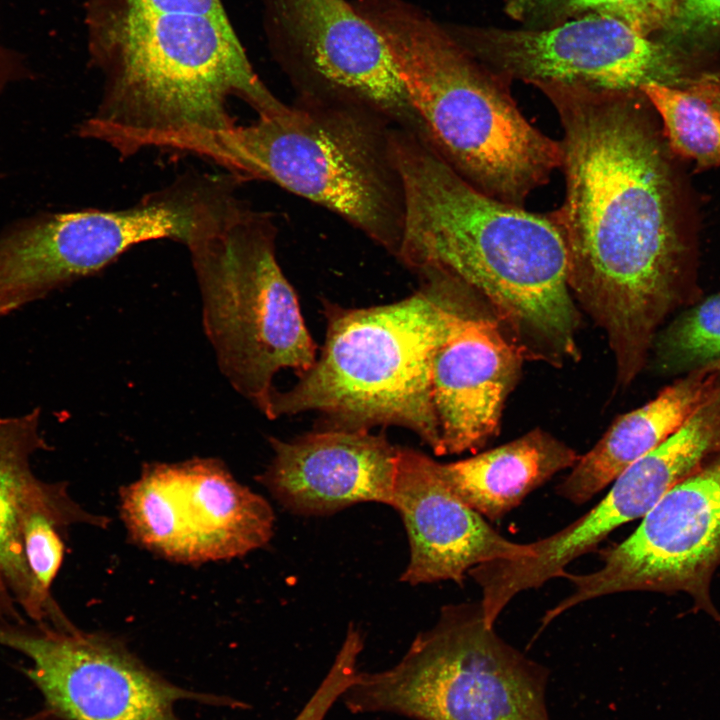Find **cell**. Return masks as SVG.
Returning a JSON list of instances; mask_svg holds the SVG:
<instances>
[{
    "label": "cell",
    "mask_w": 720,
    "mask_h": 720,
    "mask_svg": "<svg viewBox=\"0 0 720 720\" xmlns=\"http://www.w3.org/2000/svg\"><path fill=\"white\" fill-rule=\"evenodd\" d=\"M541 91L563 130L565 199L551 217L567 245L570 289L604 330L617 383L628 386L666 318L701 299L670 167L640 91Z\"/></svg>",
    "instance_id": "cell-1"
},
{
    "label": "cell",
    "mask_w": 720,
    "mask_h": 720,
    "mask_svg": "<svg viewBox=\"0 0 720 720\" xmlns=\"http://www.w3.org/2000/svg\"><path fill=\"white\" fill-rule=\"evenodd\" d=\"M391 145L404 195L396 257L482 296L526 358L577 360L568 249L552 217L480 191L415 131L392 128Z\"/></svg>",
    "instance_id": "cell-2"
},
{
    "label": "cell",
    "mask_w": 720,
    "mask_h": 720,
    "mask_svg": "<svg viewBox=\"0 0 720 720\" xmlns=\"http://www.w3.org/2000/svg\"><path fill=\"white\" fill-rule=\"evenodd\" d=\"M86 25L103 86L76 133L122 157L232 128V97L258 116L288 106L254 70L228 15L86 8Z\"/></svg>",
    "instance_id": "cell-3"
},
{
    "label": "cell",
    "mask_w": 720,
    "mask_h": 720,
    "mask_svg": "<svg viewBox=\"0 0 720 720\" xmlns=\"http://www.w3.org/2000/svg\"><path fill=\"white\" fill-rule=\"evenodd\" d=\"M382 35L422 135L485 194L522 206L562 167L560 142L534 127L509 83L408 0H351Z\"/></svg>",
    "instance_id": "cell-4"
},
{
    "label": "cell",
    "mask_w": 720,
    "mask_h": 720,
    "mask_svg": "<svg viewBox=\"0 0 720 720\" xmlns=\"http://www.w3.org/2000/svg\"><path fill=\"white\" fill-rule=\"evenodd\" d=\"M397 302L366 308L324 304L321 354L287 391H274L269 419L316 412L324 428L399 426L437 454L431 396L436 351L469 302L470 290L441 272Z\"/></svg>",
    "instance_id": "cell-5"
},
{
    "label": "cell",
    "mask_w": 720,
    "mask_h": 720,
    "mask_svg": "<svg viewBox=\"0 0 720 720\" xmlns=\"http://www.w3.org/2000/svg\"><path fill=\"white\" fill-rule=\"evenodd\" d=\"M393 126L359 104L299 96L296 105L248 125L196 135L180 152L243 182H273L341 216L396 256L404 195Z\"/></svg>",
    "instance_id": "cell-6"
},
{
    "label": "cell",
    "mask_w": 720,
    "mask_h": 720,
    "mask_svg": "<svg viewBox=\"0 0 720 720\" xmlns=\"http://www.w3.org/2000/svg\"><path fill=\"white\" fill-rule=\"evenodd\" d=\"M271 217L242 202L187 248L202 298L203 326L234 389L267 418L273 379L316 360V345L275 254Z\"/></svg>",
    "instance_id": "cell-7"
},
{
    "label": "cell",
    "mask_w": 720,
    "mask_h": 720,
    "mask_svg": "<svg viewBox=\"0 0 720 720\" xmlns=\"http://www.w3.org/2000/svg\"><path fill=\"white\" fill-rule=\"evenodd\" d=\"M548 670L502 639L479 603L448 605L390 669L357 673L353 712L417 720H550Z\"/></svg>",
    "instance_id": "cell-8"
},
{
    "label": "cell",
    "mask_w": 720,
    "mask_h": 720,
    "mask_svg": "<svg viewBox=\"0 0 720 720\" xmlns=\"http://www.w3.org/2000/svg\"><path fill=\"white\" fill-rule=\"evenodd\" d=\"M587 574L565 572L572 592L547 610L542 626L588 600L629 591L684 592L720 620L710 584L720 566V448L667 491L627 539L602 553Z\"/></svg>",
    "instance_id": "cell-9"
},
{
    "label": "cell",
    "mask_w": 720,
    "mask_h": 720,
    "mask_svg": "<svg viewBox=\"0 0 720 720\" xmlns=\"http://www.w3.org/2000/svg\"><path fill=\"white\" fill-rule=\"evenodd\" d=\"M271 57L299 96L365 106L415 131L391 52L351 0H260Z\"/></svg>",
    "instance_id": "cell-10"
},
{
    "label": "cell",
    "mask_w": 720,
    "mask_h": 720,
    "mask_svg": "<svg viewBox=\"0 0 720 720\" xmlns=\"http://www.w3.org/2000/svg\"><path fill=\"white\" fill-rule=\"evenodd\" d=\"M444 26L508 82L522 80L539 89L637 92L650 83L685 81L664 46L614 19L590 17L544 29Z\"/></svg>",
    "instance_id": "cell-11"
},
{
    "label": "cell",
    "mask_w": 720,
    "mask_h": 720,
    "mask_svg": "<svg viewBox=\"0 0 720 720\" xmlns=\"http://www.w3.org/2000/svg\"><path fill=\"white\" fill-rule=\"evenodd\" d=\"M121 511L138 542L182 562L244 555L267 544L274 527L269 503L208 458L147 466L122 491Z\"/></svg>",
    "instance_id": "cell-12"
},
{
    "label": "cell",
    "mask_w": 720,
    "mask_h": 720,
    "mask_svg": "<svg viewBox=\"0 0 720 720\" xmlns=\"http://www.w3.org/2000/svg\"><path fill=\"white\" fill-rule=\"evenodd\" d=\"M0 645L31 660L23 672L59 720H179L176 701L202 698L162 679L119 643L70 622L0 619Z\"/></svg>",
    "instance_id": "cell-13"
},
{
    "label": "cell",
    "mask_w": 720,
    "mask_h": 720,
    "mask_svg": "<svg viewBox=\"0 0 720 720\" xmlns=\"http://www.w3.org/2000/svg\"><path fill=\"white\" fill-rule=\"evenodd\" d=\"M524 352L492 313L468 302L434 356L431 396L437 455L476 453L497 433Z\"/></svg>",
    "instance_id": "cell-14"
},
{
    "label": "cell",
    "mask_w": 720,
    "mask_h": 720,
    "mask_svg": "<svg viewBox=\"0 0 720 720\" xmlns=\"http://www.w3.org/2000/svg\"><path fill=\"white\" fill-rule=\"evenodd\" d=\"M390 506L402 517L410 544L402 582L462 584L478 565L534 556L530 543L506 539L458 499L442 481L438 462L414 449L398 448Z\"/></svg>",
    "instance_id": "cell-15"
},
{
    "label": "cell",
    "mask_w": 720,
    "mask_h": 720,
    "mask_svg": "<svg viewBox=\"0 0 720 720\" xmlns=\"http://www.w3.org/2000/svg\"><path fill=\"white\" fill-rule=\"evenodd\" d=\"M269 441L274 454L261 479L290 511L326 515L362 502L390 505L398 448L384 434L324 428Z\"/></svg>",
    "instance_id": "cell-16"
},
{
    "label": "cell",
    "mask_w": 720,
    "mask_h": 720,
    "mask_svg": "<svg viewBox=\"0 0 720 720\" xmlns=\"http://www.w3.org/2000/svg\"><path fill=\"white\" fill-rule=\"evenodd\" d=\"M41 410L0 417V619L50 620L58 605L39 594L24 549V526L36 512L54 517L62 527L95 522L72 501L63 482L36 476L31 458L49 450L40 430Z\"/></svg>",
    "instance_id": "cell-17"
},
{
    "label": "cell",
    "mask_w": 720,
    "mask_h": 720,
    "mask_svg": "<svg viewBox=\"0 0 720 720\" xmlns=\"http://www.w3.org/2000/svg\"><path fill=\"white\" fill-rule=\"evenodd\" d=\"M720 389V362L693 369L665 386L644 405L618 418L556 487L581 505L625 469L677 432Z\"/></svg>",
    "instance_id": "cell-18"
},
{
    "label": "cell",
    "mask_w": 720,
    "mask_h": 720,
    "mask_svg": "<svg viewBox=\"0 0 720 720\" xmlns=\"http://www.w3.org/2000/svg\"><path fill=\"white\" fill-rule=\"evenodd\" d=\"M578 459L566 443L535 428L470 458L438 462V472L458 499L496 521L558 472L572 468Z\"/></svg>",
    "instance_id": "cell-19"
},
{
    "label": "cell",
    "mask_w": 720,
    "mask_h": 720,
    "mask_svg": "<svg viewBox=\"0 0 720 720\" xmlns=\"http://www.w3.org/2000/svg\"><path fill=\"white\" fill-rule=\"evenodd\" d=\"M640 92L661 118L669 147L697 168L720 166V79L676 86L650 83Z\"/></svg>",
    "instance_id": "cell-20"
},
{
    "label": "cell",
    "mask_w": 720,
    "mask_h": 720,
    "mask_svg": "<svg viewBox=\"0 0 720 720\" xmlns=\"http://www.w3.org/2000/svg\"><path fill=\"white\" fill-rule=\"evenodd\" d=\"M677 0H506L505 12L526 29L600 17L620 21L642 36L666 28Z\"/></svg>",
    "instance_id": "cell-21"
},
{
    "label": "cell",
    "mask_w": 720,
    "mask_h": 720,
    "mask_svg": "<svg viewBox=\"0 0 720 720\" xmlns=\"http://www.w3.org/2000/svg\"><path fill=\"white\" fill-rule=\"evenodd\" d=\"M649 357L653 370L665 375L720 362V292L701 298L660 328Z\"/></svg>",
    "instance_id": "cell-22"
},
{
    "label": "cell",
    "mask_w": 720,
    "mask_h": 720,
    "mask_svg": "<svg viewBox=\"0 0 720 720\" xmlns=\"http://www.w3.org/2000/svg\"><path fill=\"white\" fill-rule=\"evenodd\" d=\"M63 528L51 515L32 514L24 526V549L37 590L47 602H55L51 585L61 567L64 543L58 533Z\"/></svg>",
    "instance_id": "cell-23"
},
{
    "label": "cell",
    "mask_w": 720,
    "mask_h": 720,
    "mask_svg": "<svg viewBox=\"0 0 720 720\" xmlns=\"http://www.w3.org/2000/svg\"><path fill=\"white\" fill-rule=\"evenodd\" d=\"M356 675L349 660L338 657L294 720H323L334 702L343 697Z\"/></svg>",
    "instance_id": "cell-24"
},
{
    "label": "cell",
    "mask_w": 720,
    "mask_h": 720,
    "mask_svg": "<svg viewBox=\"0 0 720 720\" xmlns=\"http://www.w3.org/2000/svg\"><path fill=\"white\" fill-rule=\"evenodd\" d=\"M666 28L678 37H696L719 29L720 0H677Z\"/></svg>",
    "instance_id": "cell-25"
},
{
    "label": "cell",
    "mask_w": 720,
    "mask_h": 720,
    "mask_svg": "<svg viewBox=\"0 0 720 720\" xmlns=\"http://www.w3.org/2000/svg\"><path fill=\"white\" fill-rule=\"evenodd\" d=\"M86 7L227 16L221 0H87Z\"/></svg>",
    "instance_id": "cell-26"
},
{
    "label": "cell",
    "mask_w": 720,
    "mask_h": 720,
    "mask_svg": "<svg viewBox=\"0 0 720 720\" xmlns=\"http://www.w3.org/2000/svg\"><path fill=\"white\" fill-rule=\"evenodd\" d=\"M20 72L16 61L0 48V96L9 83L18 79Z\"/></svg>",
    "instance_id": "cell-27"
},
{
    "label": "cell",
    "mask_w": 720,
    "mask_h": 720,
    "mask_svg": "<svg viewBox=\"0 0 720 720\" xmlns=\"http://www.w3.org/2000/svg\"><path fill=\"white\" fill-rule=\"evenodd\" d=\"M22 720H59V719L52 711H50L48 708L45 707L42 711H39L33 715H30L29 717L24 718Z\"/></svg>",
    "instance_id": "cell-28"
}]
</instances>
